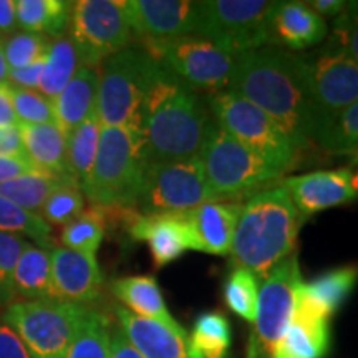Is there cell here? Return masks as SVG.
<instances>
[{
  "mask_svg": "<svg viewBox=\"0 0 358 358\" xmlns=\"http://www.w3.org/2000/svg\"><path fill=\"white\" fill-rule=\"evenodd\" d=\"M352 179L350 168H340L289 176L280 179L279 185L289 192L301 221L306 222L317 213L355 201L358 192Z\"/></svg>",
  "mask_w": 358,
  "mask_h": 358,
  "instance_id": "2e32d148",
  "label": "cell"
},
{
  "mask_svg": "<svg viewBox=\"0 0 358 358\" xmlns=\"http://www.w3.org/2000/svg\"><path fill=\"white\" fill-rule=\"evenodd\" d=\"M27 241L15 234L0 232V307L13 302V272Z\"/></svg>",
  "mask_w": 358,
  "mask_h": 358,
  "instance_id": "60d3db41",
  "label": "cell"
},
{
  "mask_svg": "<svg viewBox=\"0 0 358 358\" xmlns=\"http://www.w3.org/2000/svg\"><path fill=\"white\" fill-rule=\"evenodd\" d=\"M358 282V264L330 268L315 279L302 282L295 308L310 315L329 319L350 297Z\"/></svg>",
  "mask_w": 358,
  "mask_h": 358,
  "instance_id": "7402d4cb",
  "label": "cell"
},
{
  "mask_svg": "<svg viewBox=\"0 0 358 358\" xmlns=\"http://www.w3.org/2000/svg\"><path fill=\"white\" fill-rule=\"evenodd\" d=\"M259 289L261 279L243 267H232L224 284V302L227 308L244 320H256L259 306Z\"/></svg>",
  "mask_w": 358,
  "mask_h": 358,
  "instance_id": "d590c367",
  "label": "cell"
},
{
  "mask_svg": "<svg viewBox=\"0 0 358 358\" xmlns=\"http://www.w3.org/2000/svg\"><path fill=\"white\" fill-rule=\"evenodd\" d=\"M213 118L264 163L287 173L295 166L297 148L274 120L231 90L206 96Z\"/></svg>",
  "mask_w": 358,
  "mask_h": 358,
  "instance_id": "52a82bcc",
  "label": "cell"
},
{
  "mask_svg": "<svg viewBox=\"0 0 358 358\" xmlns=\"http://www.w3.org/2000/svg\"><path fill=\"white\" fill-rule=\"evenodd\" d=\"M313 145L337 156H358V101L343 110L329 128L317 134Z\"/></svg>",
  "mask_w": 358,
  "mask_h": 358,
  "instance_id": "8d00e7d4",
  "label": "cell"
},
{
  "mask_svg": "<svg viewBox=\"0 0 358 358\" xmlns=\"http://www.w3.org/2000/svg\"><path fill=\"white\" fill-rule=\"evenodd\" d=\"M308 6L320 17H334L335 19L345 10L348 2H345V0H313V2H308Z\"/></svg>",
  "mask_w": 358,
  "mask_h": 358,
  "instance_id": "f907efd6",
  "label": "cell"
},
{
  "mask_svg": "<svg viewBox=\"0 0 358 358\" xmlns=\"http://www.w3.org/2000/svg\"><path fill=\"white\" fill-rule=\"evenodd\" d=\"M0 127H19L7 85L0 87Z\"/></svg>",
  "mask_w": 358,
  "mask_h": 358,
  "instance_id": "681fc988",
  "label": "cell"
},
{
  "mask_svg": "<svg viewBox=\"0 0 358 358\" xmlns=\"http://www.w3.org/2000/svg\"><path fill=\"white\" fill-rule=\"evenodd\" d=\"M187 87L208 96L229 90L236 57L211 40L187 35L146 50Z\"/></svg>",
  "mask_w": 358,
  "mask_h": 358,
  "instance_id": "4fadbf2b",
  "label": "cell"
},
{
  "mask_svg": "<svg viewBox=\"0 0 358 358\" xmlns=\"http://www.w3.org/2000/svg\"><path fill=\"white\" fill-rule=\"evenodd\" d=\"M111 292L124 308L145 319L159 322L178 334H187L168 310L158 282L153 275L120 277L111 282Z\"/></svg>",
  "mask_w": 358,
  "mask_h": 358,
  "instance_id": "603a6c76",
  "label": "cell"
},
{
  "mask_svg": "<svg viewBox=\"0 0 358 358\" xmlns=\"http://www.w3.org/2000/svg\"><path fill=\"white\" fill-rule=\"evenodd\" d=\"M52 38L45 37L42 34L20 32L12 34L3 43V53H6L7 65L10 70L25 69L47 57L50 48Z\"/></svg>",
  "mask_w": 358,
  "mask_h": 358,
  "instance_id": "f35d334b",
  "label": "cell"
},
{
  "mask_svg": "<svg viewBox=\"0 0 358 358\" xmlns=\"http://www.w3.org/2000/svg\"><path fill=\"white\" fill-rule=\"evenodd\" d=\"M158 69L159 62L141 45H128L101 62L96 98L101 127L128 128L140 133L141 106Z\"/></svg>",
  "mask_w": 358,
  "mask_h": 358,
  "instance_id": "8992f818",
  "label": "cell"
},
{
  "mask_svg": "<svg viewBox=\"0 0 358 358\" xmlns=\"http://www.w3.org/2000/svg\"><path fill=\"white\" fill-rule=\"evenodd\" d=\"M146 159L141 134L128 128L101 127L95 166L83 196L93 208L136 209Z\"/></svg>",
  "mask_w": 358,
  "mask_h": 358,
  "instance_id": "277c9868",
  "label": "cell"
},
{
  "mask_svg": "<svg viewBox=\"0 0 358 358\" xmlns=\"http://www.w3.org/2000/svg\"><path fill=\"white\" fill-rule=\"evenodd\" d=\"M111 325L105 313L90 308L66 358H110Z\"/></svg>",
  "mask_w": 358,
  "mask_h": 358,
  "instance_id": "e575fe53",
  "label": "cell"
},
{
  "mask_svg": "<svg viewBox=\"0 0 358 358\" xmlns=\"http://www.w3.org/2000/svg\"><path fill=\"white\" fill-rule=\"evenodd\" d=\"M0 156H25L19 127H0Z\"/></svg>",
  "mask_w": 358,
  "mask_h": 358,
  "instance_id": "bcb514c9",
  "label": "cell"
},
{
  "mask_svg": "<svg viewBox=\"0 0 358 358\" xmlns=\"http://www.w3.org/2000/svg\"><path fill=\"white\" fill-rule=\"evenodd\" d=\"M110 358H145L134 348L120 325L111 327L110 332Z\"/></svg>",
  "mask_w": 358,
  "mask_h": 358,
  "instance_id": "7dc6e473",
  "label": "cell"
},
{
  "mask_svg": "<svg viewBox=\"0 0 358 358\" xmlns=\"http://www.w3.org/2000/svg\"><path fill=\"white\" fill-rule=\"evenodd\" d=\"M289 192L279 182L243 203L231 245V267H243L264 279L292 256L302 227Z\"/></svg>",
  "mask_w": 358,
  "mask_h": 358,
  "instance_id": "3957f363",
  "label": "cell"
},
{
  "mask_svg": "<svg viewBox=\"0 0 358 358\" xmlns=\"http://www.w3.org/2000/svg\"><path fill=\"white\" fill-rule=\"evenodd\" d=\"M243 203L244 201H209L189 211H182L181 214L192 237V250L214 256H229Z\"/></svg>",
  "mask_w": 358,
  "mask_h": 358,
  "instance_id": "ffe728a7",
  "label": "cell"
},
{
  "mask_svg": "<svg viewBox=\"0 0 358 358\" xmlns=\"http://www.w3.org/2000/svg\"><path fill=\"white\" fill-rule=\"evenodd\" d=\"M133 38L145 50L198 34L199 6L191 0H124Z\"/></svg>",
  "mask_w": 358,
  "mask_h": 358,
  "instance_id": "9a60e30c",
  "label": "cell"
},
{
  "mask_svg": "<svg viewBox=\"0 0 358 358\" xmlns=\"http://www.w3.org/2000/svg\"><path fill=\"white\" fill-rule=\"evenodd\" d=\"M231 337V324L224 313H201L189 335V357L227 358L232 342Z\"/></svg>",
  "mask_w": 358,
  "mask_h": 358,
  "instance_id": "1f68e13d",
  "label": "cell"
},
{
  "mask_svg": "<svg viewBox=\"0 0 358 358\" xmlns=\"http://www.w3.org/2000/svg\"><path fill=\"white\" fill-rule=\"evenodd\" d=\"M85 211V196L77 182L69 181L48 196L40 216L50 226H66Z\"/></svg>",
  "mask_w": 358,
  "mask_h": 358,
  "instance_id": "74e56055",
  "label": "cell"
},
{
  "mask_svg": "<svg viewBox=\"0 0 358 358\" xmlns=\"http://www.w3.org/2000/svg\"><path fill=\"white\" fill-rule=\"evenodd\" d=\"M10 92L13 111L19 124H45L55 123L53 101L37 90H22L7 85Z\"/></svg>",
  "mask_w": 358,
  "mask_h": 358,
  "instance_id": "ab89813d",
  "label": "cell"
},
{
  "mask_svg": "<svg viewBox=\"0 0 358 358\" xmlns=\"http://www.w3.org/2000/svg\"><path fill=\"white\" fill-rule=\"evenodd\" d=\"M106 219L98 208H88L62 229L60 243L65 249L96 256L105 239Z\"/></svg>",
  "mask_w": 358,
  "mask_h": 358,
  "instance_id": "d6a6232c",
  "label": "cell"
},
{
  "mask_svg": "<svg viewBox=\"0 0 358 358\" xmlns=\"http://www.w3.org/2000/svg\"><path fill=\"white\" fill-rule=\"evenodd\" d=\"M209 203L204 166L199 156L146 164L136 211L182 213Z\"/></svg>",
  "mask_w": 358,
  "mask_h": 358,
  "instance_id": "5bb4252c",
  "label": "cell"
},
{
  "mask_svg": "<svg viewBox=\"0 0 358 358\" xmlns=\"http://www.w3.org/2000/svg\"><path fill=\"white\" fill-rule=\"evenodd\" d=\"M352 182H353V187H355V191L358 192V169H357V173H353Z\"/></svg>",
  "mask_w": 358,
  "mask_h": 358,
  "instance_id": "f5cc1de1",
  "label": "cell"
},
{
  "mask_svg": "<svg viewBox=\"0 0 358 358\" xmlns=\"http://www.w3.org/2000/svg\"><path fill=\"white\" fill-rule=\"evenodd\" d=\"M37 171L38 169L27 159V156H12V158H2L0 156V182L10 181V179Z\"/></svg>",
  "mask_w": 358,
  "mask_h": 358,
  "instance_id": "f6af8a7d",
  "label": "cell"
},
{
  "mask_svg": "<svg viewBox=\"0 0 358 358\" xmlns=\"http://www.w3.org/2000/svg\"><path fill=\"white\" fill-rule=\"evenodd\" d=\"M209 201H245L267 187L277 185L284 173L254 155L249 148L232 138L213 118L201 150Z\"/></svg>",
  "mask_w": 358,
  "mask_h": 358,
  "instance_id": "5b68a950",
  "label": "cell"
},
{
  "mask_svg": "<svg viewBox=\"0 0 358 358\" xmlns=\"http://www.w3.org/2000/svg\"><path fill=\"white\" fill-rule=\"evenodd\" d=\"M69 181H73V179L37 171L10 179V181L0 182V196L13 204L20 206L22 209L38 214L40 209L43 208L45 201L48 199V196L57 187H60Z\"/></svg>",
  "mask_w": 358,
  "mask_h": 358,
  "instance_id": "4dcf8cb0",
  "label": "cell"
},
{
  "mask_svg": "<svg viewBox=\"0 0 358 358\" xmlns=\"http://www.w3.org/2000/svg\"><path fill=\"white\" fill-rule=\"evenodd\" d=\"M69 37L80 65L98 69L105 58L131 45L124 0H78L71 7Z\"/></svg>",
  "mask_w": 358,
  "mask_h": 358,
  "instance_id": "7c38bea8",
  "label": "cell"
},
{
  "mask_svg": "<svg viewBox=\"0 0 358 358\" xmlns=\"http://www.w3.org/2000/svg\"><path fill=\"white\" fill-rule=\"evenodd\" d=\"M80 60L69 34L53 38L45 58V69L40 80L38 92L53 101L75 77Z\"/></svg>",
  "mask_w": 358,
  "mask_h": 358,
  "instance_id": "f546056e",
  "label": "cell"
},
{
  "mask_svg": "<svg viewBox=\"0 0 358 358\" xmlns=\"http://www.w3.org/2000/svg\"><path fill=\"white\" fill-rule=\"evenodd\" d=\"M332 345L330 320L294 308L292 320L275 358H325Z\"/></svg>",
  "mask_w": 358,
  "mask_h": 358,
  "instance_id": "d4e9b609",
  "label": "cell"
},
{
  "mask_svg": "<svg viewBox=\"0 0 358 358\" xmlns=\"http://www.w3.org/2000/svg\"><path fill=\"white\" fill-rule=\"evenodd\" d=\"M198 6V37L211 40L232 57L268 47V20L275 2L203 0Z\"/></svg>",
  "mask_w": 358,
  "mask_h": 358,
  "instance_id": "9c48e42d",
  "label": "cell"
},
{
  "mask_svg": "<svg viewBox=\"0 0 358 358\" xmlns=\"http://www.w3.org/2000/svg\"><path fill=\"white\" fill-rule=\"evenodd\" d=\"M329 37V27L308 2H275L268 20V47L299 53Z\"/></svg>",
  "mask_w": 358,
  "mask_h": 358,
  "instance_id": "d6986e66",
  "label": "cell"
},
{
  "mask_svg": "<svg viewBox=\"0 0 358 358\" xmlns=\"http://www.w3.org/2000/svg\"><path fill=\"white\" fill-rule=\"evenodd\" d=\"M71 7L65 0H17V24L25 32L58 38L69 30Z\"/></svg>",
  "mask_w": 358,
  "mask_h": 358,
  "instance_id": "83f0119b",
  "label": "cell"
},
{
  "mask_svg": "<svg viewBox=\"0 0 358 358\" xmlns=\"http://www.w3.org/2000/svg\"><path fill=\"white\" fill-rule=\"evenodd\" d=\"M19 129L27 159L38 171L70 178L66 136L55 123L19 124Z\"/></svg>",
  "mask_w": 358,
  "mask_h": 358,
  "instance_id": "484cf974",
  "label": "cell"
},
{
  "mask_svg": "<svg viewBox=\"0 0 358 358\" xmlns=\"http://www.w3.org/2000/svg\"><path fill=\"white\" fill-rule=\"evenodd\" d=\"M98 69L80 65L75 77L53 100L55 124L65 136L96 111Z\"/></svg>",
  "mask_w": 358,
  "mask_h": 358,
  "instance_id": "cb8c5ba5",
  "label": "cell"
},
{
  "mask_svg": "<svg viewBox=\"0 0 358 358\" xmlns=\"http://www.w3.org/2000/svg\"><path fill=\"white\" fill-rule=\"evenodd\" d=\"M6 40H7V35L0 34V47H2V45H3V43H6Z\"/></svg>",
  "mask_w": 358,
  "mask_h": 358,
  "instance_id": "db71d44e",
  "label": "cell"
},
{
  "mask_svg": "<svg viewBox=\"0 0 358 358\" xmlns=\"http://www.w3.org/2000/svg\"><path fill=\"white\" fill-rule=\"evenodd\" d=\"M115 317L129 343L145 358H191L189 334H178L159 322L145 319L122 306Z\"/></svg>",
  "mask_w": 358,
  "mask_h": 358,
  "instance_id": "44dd1931",
  "label": "cell"
},
{
  "mask_svg": "<svg viewBox=\"0 0 358 358\" xmlns=\"http://www.w3.org/2000/svg\"><path fill=\"white\" fill-rule=\"evenodd\" d=\"M122 222L133 241L150 245L156 268L166 267L187 249H194L189 227L181 213L140 214L136 209H128Z\"/></svg>",
  "mask_w": 358,
  "mask_h": 358,
  "instance_id": "e0dca14e",
  "label": "cell"
},
{
  "mask_svg": "<svg viewBox=\"0 0 358 358\" xmlns=\"http://www.w3.org/2000/svg\"><path fill=\"white\" fill-rule=\"evenodd\" d=\"M312 113V145L317 134L358 101V65L338 48L325 43L306 53Z\"/></svg>",
  "mask_w": 358,
  "mask_h": 358,
  "instance_id": "8fae6325",
  "label": "cell"
},
{
  "mask_svg": "<svg viewBox=\"0 0 358 358\" xmlns=\"http://www.w3.org/2000/svg\"><path fill=\"white\" fill-rule=\"evenodd\" d=\"M101 123L96 111L90 115L82 124L66 136V163L70 178L77 182L80 189L87 187L93 166H95L98 148H100Z\"/></svg>",
  "mask_w": 358,
  "mask_h": 358,
  "instance_id": "f1b7e54d",
  "label": "cell"
},
{
  "mask_svg": "<svg viewBox=\"0 0 358 358\" xmlns=\"http://www.w3.org/2000/svg\"><path fill=\"white\" fill-rule=\"evenodd\" d=\"M90 308L55 299L19 301L7 306L2 320L15 330L34 358H66Z\"/></svg>",
  "mask_w": 358,
  "mask_h": 358,
  "instance_id": "ba28073f",
  "label": "cell"
},
{
  "mask_svg": "<svg viewBox=\"0 0 358 358\" xmlns=\"http://www.w3.org/2000/svg\"><path fill=\"white\" fill-rule=\"evenodd\" d=\"M0 232L29 237L43 249H53L55 243L52 237V226L43 221L40 214L22 209L0 196Z\"/></svg>",
  "mask_w": 358,
  "mask_h": 358,
  "instance_id": "836d02e7",
  "label": "cell"
},
{
  "mask_svg": "<svg viewBox=\"0 0 358 358\" xmlns=\"http://www.w3.org/2000/svg\"><path fill=\"white\" fill-rule=\"evenodd\" d=\"M52 299L92 307L100 301L103 274L96 256L65 248L50 249Z\"/></svg>",
  "mask_w": 358,
  "mask_h": 358,
  "instance_id": "ac0fdd59",
  "label": "cell"
},
{
  "mask_svg": "<svg viewBox=\"0 0 358 358\" xmlns=\"http://www.w3.org/2000/svg\"><path fill=\"white\" fill-rule=\"evenodd\" d=\"M303 282L297 254L277 264L261 280L257 315L248 343V358H275L292 320L297 290Z\"/></svg>",
  "mask_w": 358,
  "mask_h": 358,
  "instance_id": "30bf717a",
  "label": "cell"
},
{
  "mask_svg": "<svg viewBox=\"0 0 358 358\" xmlns=\"http://www.w3.org/2000/svg\"><path fill=\"white\" fill-rule=\"evenodd\" d=\"M45 58L43 60L37 62V64L25 66V69H15V70L8 71L7 85H10V87H13V88L37 90L38 92L40 80H42V73L45 69Z\"/></svg>",
  "mask_w": 358,
  "mask_h": 358,
  "instance_id": "ee69618b",
  "label": "cell"
},
{
  "mask_svg": "<svg viewBox=\"0 0 358 358\" xmlns=\"http://www.w3.org/2000/svg\"><path fill=\"white\" fill-rule=\"evenodd\" d=\"M0 358H34L15 330L0 319Z\"/></svg>",
  "mask_w": 358,
  "mask_h": 358,
  "instance_id": "7bdbcfd3",
  "label": "cell"
},
{
  "mask_svg": "<svg viewBox=\"0 0 358 358\" xmlns=\"http://www.w3.org/2000/svg\"><path fill=\"white\" fill-rule=\"evenodd\" d=\"M211 123L206 96L159 64L140 113L146 164L199 156Z\"/></svg>",
  "mask_w": 358,
  "mask_h": 358,
  "instance_id": "7a4b0ae2",
  "label": "cell"
},
{
  "mask_svg": "<svg viewBox=\"0 0 358 358\" xmlns=\"http://www.w3.org/2000/svg\"><path fill=\"white\" fill-rule=\"evenodd\" d=\"M13 295L24 301L52 299L50 250L25 244L13 272Z\"/></svg>",
  "mask_w": 358,
  "mask_h": 358,
  "instance_id": "4316f807",
  "label": "cell"
},
{
  "mask_svg": "<svg viewBox=\"0 0 358 358\" xmlns=\"http://www.w3.org/2000/svg\"><path fill=\"white\" fill-rule=\"evenodd\" d=\"M231 92L279 124L297 151L312 145V113L306 53L262 47L236 57Z\"/></svg>",
  "mask_w": 358,
  "mask_h": 358,
  "instance_id": "6da1fadb",
  "label": "cell"
},
{
  "mask_svg": "<svg viewBox=\"0 0 358 358\" xmlns=\"http://www.w3.org/2000/svg\"><path fill=\"white\" fill-rule=\"evenodd\" d=\"M17 27V0H0V34H12Z\"/></svg>",
  "mask_w": 358,
  "mask_h": 358,
  "instance_id": "c3c4849f",
  "label": "cell"
},
{
  "mask_svg": "<svg viewBox=\"0 0 358 358\" xmlns=\"http://www.w3.org/2000/svg\"><path fill=\"white\" fill-rule=\"evenodd\" d=\"M8 71H10V69H8V65H7L6 53H3V45H2V47H0V87L7 85Z\"/></svg>",
  "mask_w": 358,
  "mask_h": 358,
  "instance_id": "816d5d0a",
  "label": "cell"
},
{
  "mask_svg": "<svg viewBox=\"0 0 358 358\" xmlns=\"http://www.w3.org/2000/svg\"><path fill=\"white\" fill-rule=\"evenodd\" d=\"M327 43L342 50L358 65V2H348L345 10L335 17Z\"/></svg>",
  "mask_w": 358,
  "mask_h": 358,
  "instance_id": "b9f144b4",
  "label": "cell"
}]
</instances>
